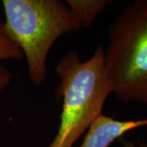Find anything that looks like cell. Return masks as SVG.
Here are the masks:
<instances>
[{
  "mask_svg": "<svg viewBox=\"0 0 147 147\" xmlns=\"http://www.w3.org/2000/svg\"><path fill=\"white\" fill-rule=\"evenodd\" d=\"M147 126V119L116 120L101 114L89 127L80 147H110L127 131Z\"/></svg>",
  "mask_w": 147,
  "mask_h": 147,
  "instance_id": "4",
  "label": "cell"
},
{
  "mask_svg": "<svg viewBox=\"0 0 147 147\" xmlns=\"http://www.w3.org/2000/svg\"><path fill=\"white\" fill-rule=\"evenodd\" d=\"M23 54L7 31L4 24L0 21V61L21 60Z\"/></svg>",
  "mask_w": 147,
  "mask_h": 147,
  "instance_id": "6",
  "label": "cell"
},
{
  "mask_svg": "<svg viewBox=\"0 0 147 147\" xmlns=\"http://www.w3.org/2000/svg\"><path fill=\"white\" fill-rule=\"evenodd\" d=\"M11 79H12V73L7 68L3 65H0V93L10 84ZM0 129H1V122H0Z\"/></svg>",
  "mask_w": 147,
  "mask_h": 147,
  "instance_id": "7",
  "label": "cell"
},
{
  "mask_svg": "<svg viewBox=\"0 0 147 147\" xmlns=\"http://www.w3.org/2000/svg\"><path fill=\"white\" fill-rule=\"evenodd\" d=\"M122 145L123 147H147V144L146 142H138V145L136 146L134 143L127 140H122Z\"/></svg>",
  "mask_w": 147,
  "mask_h": 147,
  "instance_id": "8",
  "label": "cell"
},
{
  "mask_svg": "<svg viewBox=\"0 0 147 147\" xmlns=\"http://www.w3.org/2000/svg\"><path fill=\"white\" fill-rule=\"evenodd\" d=\"M104 48L98 45L92 57L82 61L69 52L56 66L60 79L56 95L62 99L60 123L48 147H73L102 114L111 92L104 61Z\"/></svg>",
  "mask_w": 147,
  "mask_h": 147,
  "instance_id": "1",
  "label": "cell"
},
{
  "mask_svg": "<svg viewBox=\"0 0 147 147\" xmlns=\"http://www.w3.org/2000/svg\"><path fill=\"white\" fill-rule=\"evenodd\" d=\"M5 26L26 59L31 83L42 84L47 78L48 54L59 38L79 30L68 7L58 0H3Z\"/></svg>",
  "mask_w": 147,
  "mask_h": 147,
  "instance_id": "2",
  "label": "cell"
},
{
  "mask_svg": "<svg viewBox=\"0 0 147 147\" xmlns=\"http://www.w3.org/2000/svg\"><path fill=\"white\" fill-rule=\"evenodd\" d=\"M105 68L111 92L147 106V0L126 6L108 30Z\"/></svg>",
  "mask_w": 147,
  "mask_h": 147,
  "instance_id": "3",
  "label": "cell"
},
{
  "mask_svg": "<svg viewBox=\"0 0 147 147\" xmlns=\"http://www.w3.org/2000/svg\"><path fill=\"white\" fill-rule=\"evenodd\" d=\"M79 28H88L96 16L113 2L108 0H67L65 2Z\"/></svg>",
  "mask_w": 147,
  "mask_h": 147,
  "instance_id": "5",
  "label": "cell"
}]
</instances>
